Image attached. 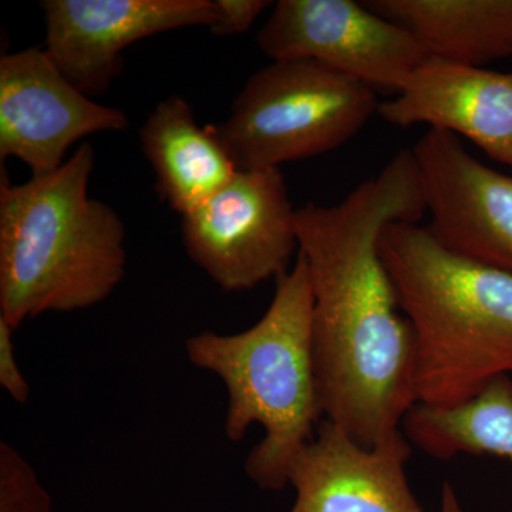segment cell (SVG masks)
<instances>
[{"label":"cell","instance_id":"obj_15","mask_svg":"<svg viewBox=\"0 0 512 512\" xmlns=\"http://www.w3.org/2000/svg\"><path fill=\"white\" fill-rule=\"evenodd\" d=\"M410 443L440 460L471 454L512 464V379H495L480 396L451 409L416 404L403 421Z\"/></svg>","mask_w":512,"mask_h":512},{"label":"cell","instance_id":"obj_8","mask_svg":"<svg viewBox=\"0 0 512 512\" xmlns=\"http://www.w3.org/2000/svg\"><path fill=\"white\" fill-rule=\"evenodd\" d=\"M128 119L116 107L84 94L46 50L0 57V158H18L32 175L52 173L70 148L96 133L124 131Z\"/></svg>","mask_w":512,"mask_h":512},{"label":"cell","instance_id":"obj_3","mask_svg":"<svg viewBox=\"0 0 512 512\" xmlns=\"http://www.w3.org/2000/svg\"><path fill=\"white\" fill-rule=\"evenodd\" d=\"M380 255L414 335L417 404L451 409L512 373V274L456 254L419 222L383 228Z\"/></svg>","mask_w":512,"mask_h":512},{"label":"cell","instance_id":"obj_2","mask_svg":"<svg viewBox=\"0 0 512 512\" xmlns=\"http://www.w3.org/2000/svg\"><path fill=\"white\" fill-rule=\"evenodd\" d=\"M96 153L80 144L49 174L0 180V318L13 329L47 312L92 308L126 274V228L89 195Z\"/></svg>","mask_w":512,"mask_h":512},{"label":"cell","instance_id":"obj_19","mask_svg":"<svg viewBox=\"0 0 512 512\" xmlns=\"http://www.w3.org/2000/svg\"><path fill=\"white\" fill-rule=\"evenodd\" d=\"M440 512H463L458 504L456 493L450 484H444L443 493H441V511Z\"/></svg>","mask_w":512,"mask_h":512},{"label":"cell","instance_id":"obj_16","mask_svg":"<svg viewBox=\"0 0 512 512\" xmlns=\"http://www.w3.org/2000/svg\"><path fill=\"white\" fill-rule=\"evenodd\" d=\"M0 512H52L35 468L6 441L0 443Z\"/></svg>","mask_w":512,"mask_h":512},{"label":"cell","instance_id":"obj_1","mask_svg":"<svg viewBox=\"0 0 512 512\" xmlns=\"http://www.w3.org/2000/svg\"><path fill=\"white\" fill-rule=\"evenodd\" d=\"M426 212L413 150L400 151L339 204L296 210L323 417L366 448L402 437L417 404L413 329L380 255V234Z\"/></svg>","mask_w":512,"mask_h":512},{"label":"cell","instance_id":"obj_7","mask_svg":"<svg viewBox=\"0 0 512 512\" xmlns=\"http://www.w3.org/2000/svg\"><path fill=\"white\" fill-rule=\"evenodd\" d=\"M256 43L272 62L315 60L396 94L430 57L409 30L353 0H279Z\"/></svg>","mask_w":512,"mask_h":512},{"label":"cell","instance_id":"obj_13","mask_svg":"<svg viewBox=\"0 0 512 512\" xmlns=\"http://www.w3.org/2000/svg\"><path fill=\"white\" fill-rule=\"evenodd\" d=\"M138 136L156 174L158 195L181 217L204 204L237 174L217 128L201 127L181 96L160 101Z\"/></svg>","mask_w":512,"mask_h":512},{"label":"cell","instance_id":"obj_5","mask_svg":"<svg viewBox=\"0 0 512 512\" xmlns=\"http://www.w3.org/2000/svg\"><path fill=\"white\" fill-rule=\"evenodd\" d=\"M375 89L315 60L252 74L217 128L238 170H268L336 150L379 111Z\"/></svg>","mask_w":512,"mask_h":512},{"label":"cell","instance_id":"obj_6","mask_svg":"<svg viewBox=\"0 0 512 512\" xmlns=\"http://www.w3.org/2000/svg\"><path fill=\"white\" fill-rule=\"evenodd\" d=\"M185 251L227 292L249 291L291 269L296 210L279 168L238 170L183 217Z\"/></svg>","mask_w":512,"mask_h":512},{"label":"cell","instance_id":"obj_14","mask_svg":"<svg viewBox=\"0 0 512 512\" xmlns=\"http://www.w3.org/2000/svg\"><path fill=\"white\" fill-rule=\"evenodd\" d=\"M409 30L427 55L484 67L512 56V0H363Z\"/></svg>","mask_w":512,"mask_h":512},{"label":"cell","instance_id":"obj_12","mask_svg":"<svg viewBox=\"0 0 512 512\" xmlns=\"http://www.w3.org/2000/svg\"><path fill=\"white\" fill-rule=\"evenodd\" d=\"M377 114L393 126L466 137L512 167V73L429 57Z\"/></svg>","mask_w":512,"mask_h":512},{"label":"cell","instance_id":"obj_18","mask_svg":"<svg viewBox=\"0 0 512 512\" xmlns=\"http://www.w3.org/2000/svg\"><path fill=\"white\" fill-rule=\"evenodd\" d=\"M15 330L5 319L0 318V386L16 403L25 404L32 390L16 359L13 345Z\"/></svg>","mask_w":512,"mask_h":512},{"label":"cell","instance_id":"obj_4","mask_svg":"<svg viewBox=\"0 0 512 512\" xmlns=\"http://www.w3.org/2000/svg\"><path fill=\"white\" fill-rule=\"evenodd\" d=\"M313 298L301 254L276 281L264 316L234 335L205 330L185 340L190 363L227 387L224 431L244 439L252 424L264 439L245 460V473L262 490L288 485L293 461L311 443L323 417L312 340Z\"/></svg>","mask_w":512,"mask_h":512},{"label":"cell","instance_id":"obj_11","mask_svg":"<svg viewBox=\"0 0 512 512\" xmlns=\"http://www.w3.org/2000/svg\"><path fill=\"white\" fill-rule=\"evenodd\" d=\"M407 437L360 446L332 421L318 430L288 474L296 490L289 512H423L407 481Z\"/></svg>","mask_w":512,"mask_h":512},{"label":"cell","instance_id":"obj_9","mask_svg":"<svg viewBox=\"0 0 512 512\" xmlns=\"http://www.w3.org/2000/svg\"><path fill=\"white\" fill-rule=\"evenodd\" d=\"M46 53L89 97L109 92L128 46L217 20L215 0H46Z\"/></svg>","mask_w":512,"mask_h":512},{"label":"cell","instance_id":"obj_10","mask_svg":"<svg viewBox=\"0 0 512 512\" xmlns=\"http://www.w3.org/2000/svg\"><path fill=\"white\" fill-rule=\"evenodd\" d=\"M412 150L434 237L456 254L512 274L511 175L481 163L446 131H427Z\"/></svg>","mask_w":512,"mask_h":512},{"label":"cell","instance_id":"obj_17","mask_svg":"<svg viewBox=\"0 0 512 512\" xmlns=\"http://www.w3.org/2000/svg\"><path fill=\"white\" fill-rule=\"evenodd\" d=\"M217 2V20L211 33L215 36H234L248 32L255 20L272 8V2L266 0H215Z\"/></svg>","mask_w":512,"mask_h":512}]
</instances>
